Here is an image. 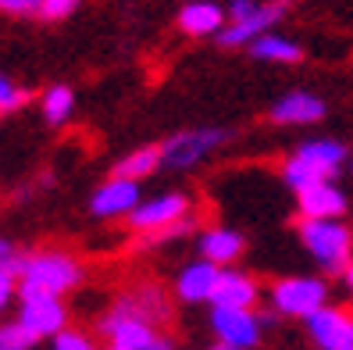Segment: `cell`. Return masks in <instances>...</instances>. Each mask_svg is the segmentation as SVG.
<instances>
[{
  "mask_svg": "<svg viewBox=\"0 0 353 350\" xmlns=\"http://www.w3.org/2000/svg\"><path fill=\"white\" fill-rule=\"evenodd\" d=\"M300 243L328 275L346 272L353 261V229L343 218H300Z\"/></svg>",
  "mask_w": 353,
  "mask_h": 350,
  "instance_id": "obj_1",
  "label": "cell"
},
{
  "mask_svg": "<svg viewBox=\"0 0 353 350\" xmlns=\"http://www.w3.org/2000/svg\"><path fill=\"white\" fill-rule=\"evenodd\" d=\"M82 282V269L79 261L61 254V251H43V254H32L22 257V282H18V293H50L61 297L75 290Z\"/></svg>",
  "mask_w": 353,
  "mask_h": 350,
  "instance_id": "obj_2",
  "label": "cell"
},
{
  "mask_svg": "<svg viewBox=\"0 0 353 350\" xmlns=\"http://www.w3.org/2000/svg\"><path fill=\"white\" fill-rule=\"evenodd\" d=\"M328 304V282L314 275H289L272 286V307L282 318H310Z\"/></svg>",
  "mask_w": 353,
  "mask_h": 350,
  "instance_id": "obj_3",
  "label": "cell"
},
{
  "mask_svg": "<svg viewBox=\"0 0 353 350\" xmlns=\"http://www.w3.org/2000/svg\"><path fill=\"white\" fill-rule=\"evenodd\" d=\"M100 329H103V336L111 340V347H118V350H147L154 343V336H157L154 322L147 315H139L129 297L100 322Z\"/></svg>",
  "mask_w": 353,
  "mask_h": 350,
  "instance_id": "obj_4",
  "label": "cell"
},
{
  "mask_svg": "<svg viewBox=\"0 0 353 350\" xmlns=\"http://www.w3.org/2000/svg\"><path fill=\"white\" fill-rule=\"evenodd\" d=\"M228 139V133L221 129H185V133H175L168 143L161 147V157L168 168H193V164H200L207 154H214L221 143Z\"/></svg>",
  "mask_w": 353,
  "mask_h": 350,
  "instance_id": "obj_5",
  "label": "cell"
},
{
  "mask_svg": "<svg viewBox=\"0 0 353 350\" xmlns=\"http://www.w3.org/2000/svg\"><path fill=\"white\" fill-rule=\"evenodd\" d=\"M211 329H214L218 343L236 347V350H254L261 343L264 322L250 307H211Z\"/></svg>",
  "mask_w": 353,
  "mask_h": 350,
  "instance_id": "obj_6",
  "label": "cell"
},
{
  "mask_svg": "<svg viewBox=\"0 0 353 350\" xmlns=\"http://www.w3.org/2000/svg\"><path fill=\"white\" fill-rule=\"evenodd\" d=\"M22 297V307H18V322H22L36 340H54L57 333H65L68 325V311L61 297H50V293H18Z\"/></svg>",
  "mask_w": 353,
  "mask_h": 350,
  "instance_id": "obj_7",
  "label": "cell"
},
{
  "mask_svg": "<svg viewBox=\"0 0 353 350\" xmlns=\"http://www.w3.org/2000/svg\"><path fill=\"white\" fill-rule=\"evenodd\" d=\"M190 197L185 193H161L154 200H143L139 208L129 215L132 222V229H139L143 236H150V233H164V229H172V225L185 222L190 218Z\"/></svg>",
  "mask_w": 353,
  "mask_h": 350,
  "instance_id": "obj_8",
  "label": "cell"
},
{
  "mask_svg": "<svg viewBox=\"0 0 353 350\" xmlns=\"http://www.w3.org/2000/svg\"><path fill=\"white\" fill-rule=\"evenodd\" d=\"M307 333L318 350H350L353 347V315L346 307L325 304L321 311L307 318Z\"/></svg>",
  "mask_w": 353,
  "mask_h": 350,
  "instance_id": "obj_9",
  "label": "cell"
},
{
  "mask_svg": "<svg viewBox=\"0 0 353 350\" xmlns=\"http://www.w3.org/2000/svg\"><path fill=\"white\" fill-rule=\"evenodd\" d=\"M139 182L132 179H121V175H111L103 186L90 197V211L97 218H125L139 208Z\"/></svg>",
  "mask_w": 353,
  "mask_h": 350,
  "instance_id": "obj_10",
  "label": "cell"
},
{
  "mask_svg": "<svg viewBox=\"0 0 353 350\" xmlns=\"http://www.w3.org/2000/svg\"><path fill=\"white\" fill-rule=\"evenodd\" d=\"M218 279H221V264L207 261V257H196V261H190V264L179 272V279H175V297H179L182 304H211Z\"/></svg>",
  "mask_w": 353,
  "mask_h": 350,
  "instance_id": "obj_11",
  "label": "cell"
},
{
  "mask_svg": "<svg viewBox=\"0 0 353 350\" xmlns=\"http://www.w3.org/2000/svg\"><path fill=\"white\" fill-rule=\"evenodd\" d=\"M325 111H328V104L321 97L307 93V90H293V93L275 100L268 118H272L275 126H314V121L325 118Z\"/></svg>",
  "mask_w": 353,
  "mask_h": 350,
  "instance_id": "obj_12",
  "label": "cell"
},
{
  "mask_svg": "<svg viewBox=\"0 0 353 350\" xmlns=\"http://www.w3.org/2000/svg\"><path fill=\"white\" fill-rule=\"evenodd\" d=\"M282 18V4H261L254 14L239 18V22H228L221 32H218V43L221 47H246L261 39L264 32H272V26Z\"/></svg>",
  "mask_w": 353,
  "mask_h": 350,
  "instance_id": "obj_13",
  "label": "cell"
},
{
  "mask_svg": "<svg viewBox=\"0 0 353 350\" xmlns=\"http://www.w3.org/2000/svg\"><path fill=\"white\" fill-rule=\"evenodd\" d=\"M261 300V290H257V279L246 275L239 269H221V279L214 286V297H211V307H250Z\"/></svg>",
  "mask_w": 353,
  "mask_h": 350,
  "instance_id": "obj_14",
  "label": "cell"
},
{
  "mask_svg": "<svg viewBox=\"0 0 353 350\" xmlns=\"http://www.w3.org/2000/svg\"><path fill=\"white\" fill-rule=\"evenodd\" d=\"M228 26V11L214 0H190L179 11V29L185 36H218Z\"/></svg>",
  "mask_w": 353,
  "mask_h": 350,
  "instance_id": "obj_15",
  "label": "cell"
},
{
  "mask_svg": "<svg viewBox=\"0 0 353 350\" xmlns=\"http://www.w3.org/2000/svg\"><path fill=\"white\" fill-rule=\"evenodd\" d=\"M300 200V218H343L346 215V193L336 182H318L303 193H296Z\"/></svg>",
  "mask_w": 353,
  "mask_h": 350,
  "instance_id": "obj_16",
  "label": "cell"
},
{
  "mask_svg": "<svg viewBox=\"0 0 353 350\" xmlns=\"http://www.w3.org/2000/svg\"><path fill=\"white\" fill-rule=\"evenodd\" d=\"M296 154H300L307 164H314V168H318L328 182L336 179V172L350 161V150L343 147L339 139H307V143H300V147H296Z\"/></svg>",
  "mask_w": 353,
  "mask_h": 350,
  "instance_id": "obj_17",
  "label": "cell"
},
{
  "mask_svg": "<svg viewBox=\"0 0 353 350\" xmlns=\"http://www.w3.org/2000/svg\"><path fill=\"white\" fill-rule=\"evenodd\" d=\"M243 251H246V240L236 229H207L200 236V257L221 264V269H225V264H232V261H239Z\"/></svg>",
  "mask_w": 353,
  "mask_h": 350,
  "instance_id": "obj_18",
  "label": "cell"
},
{
  "mask_svg": "<svg viewBox=\"0 0 353 350\" xmlns=\"http://www.w3.org/2000/svg\"><path fill=\"white\" fill-rule=\"evenodd\" d=\"M250 50H254V57L279 61V65H296V61L303 57V47L296 43V39L279 36V32H264L261 39H254V43H250Z\"/></svg>",
  "mask_w": 353,
  "mask_h": 350,
  "instance_id": "obj_19",
  "label": "cell"
},
{
  "mask_svg": "<svg viewBox=\"0 0 353 350\" xmlns=\"http://www.w3.org/2000/svg\"><path fill=\"white\" fill-rule=\"evenodd\" d=\"M164 164V157H161V147H139V150H132V154H125L118 164H114V175H121V179H132V182H143V179H150L157 168Z\"/></svg>",
  "mask_w": 353,
  "mask_h": 350,
  "instance_id": "obj_20",
  "label": "cell"
},
{
  "mask_svg": "<svg viewBox=\"0 0 353 350\" xmlns=\"http://www.w3.org/2000/svg\"><path fill=\"white\" fill-rule=\"evenodd\" d=\"M282 182H285V186L293 190V193H303V190L318 186V182H328V179L314 168V164H307L300 154H293V157L282 164Z\"/></svg>",
  "mask_w": 353,
  "mask_h": 350,
  "instance_id": "obj_21",
  "label": "cell"
},
{
  "mask_svg": "<svg viewBox=\"0 0 353 350\" xmlns=\"http://www.w3.org/2000/svg\"><path fill=\"white\" fill-rule=\"evenodd\" d=\"M75 111V93L68 86H50L43 93V118L50 126H61V121H68Z\"/></svg>",
  "mask_w": 353,
  "mask_h": 350,
  "instance_id": "obj_22",
  "label": "cell"
},
{
  "mask_svg": "<svg viewBox=\"0 0 353 350\" xmlns=\"http://www.w3.org/2000/svg\"><path fill=\"white\" fill-rule=\"evenodd\" d=\"M132 307L139 315H147L150 322H161V318H168V300H164V293L157 290V286H147V290H139L136 297H129Z\"/></svg>",
  "mask_w": 353,
  "mask_h": 350,
  "instance_id": "obj_23",
  "label": "cell"
},
{
  "mask_svg": "<svg viewBox=\"0 0 353 350\" xmlns=\"http://www.w3.org/2000/svg\"><path fill=\"white\" fill-rule=\"evenodd\" d=\"M18 282H22V257H8L0 261V311L18 297Z\"/></svg>",
  "mask_w": 353,
  "mask_h": 350,
  "instance_id": "obj_24",
  "label": "cell"
},
{
  "mask_svg": "<svg viewBox=\"0 0 353 350\" xmlns=\"http://www.w3.org/2000/svg\"><path fill=\"white\" fill-rule=\"evenodd\" d=\"M36 336L22 322H11V325H0V350H32Z\"/></svg>",
  "mask_w": 353,
  "mask_h": 350,
  "instance_id": "obj_25",
  "label": "cell"
},
{
  "mask_svg": "<svg viewBox=\"0 0 353 350\" xmlns=\"http://www.w3.org/2000/svg\"><path fill=\"white\" fill-rule=\"evenodd\" d=\"M26 100H29V93H26V90H18L8 75H0V115L18 111V108L26 104Z\"/></svg>",
  "mask_w": 353,
  "mask_h": 350,
  "instance_id": "obj_26",
  "label": "cell"
},
{
  "mask_svg": "<svg viewBox=\"0 0 353 350\" xmlns=\"http://www.w3.org/2000/svg\"><path fill=\"white\" fill-rule=\"evenodd\" d=\"M54 350H97V343L79 329H65V333L54 336Z\"/></svg>",
  "mask_w": 353,
  "mask_h": 350,
  "instance_id": "obj_27",
  "label": "cell"
},
{
  "mask_svg": "<svg viewBox=\"0 0 353 350\" xmlns=\"http://www.w3.org/2000/svg\"><path fill=\"white\" fill-rule=\"evenodd\" d=\"M75 8H79V0H39V18H47V22H65Z\"/></svg>",
  "mask_w": 353,
  "mask_h": 350,
  "instance_id": "obj_28",
  "label": "cell"
},
{
  "mask_svg": "<svg viewBox=\"0 0 353 350\" xmlns=\"http://www.w3.org/2000/svg\"><path fill=\"white\" fill-rule=\"evenodd\" d=\"M0 14H14V18L39 14V0H0Z\"/></svg>",
  "mask_w": 353,
  "mask_h": 350,
  "instance_id": "obj_29",
  "label": "cell"
},
{
  "mask_svg": "<svg viewBox=\"0 0 353 350\" xmlns=\"http://www.w3.org/2000/svg\"><path fill=\"white\" fill-rule=\"evenodd\" d=\"M261 4L257 0H232V4H228L225 11H228V22H239V18H246V14H254Z\"/></svg>",
  "mask_w": 353,
  "mask_h": 350,
  "instance_id": "obj_30",
  "label": "cell"
},
{
  "mask_svg": "<svg viewBox=\"0 0 353 350\" xmlns=\"http://www.w3.org/2000/svg\"><path fill=\"white\" fill-rule=\"evenodd\" d=\"M147 350H172V340H164V336H154V343Z\"/></svg>",
  "mask_w": 353,
  "mask_h": 350,
  "instance_id": "obj_31",
  "label": "cell"
},
{
  "mask_svg": "<svg viewBox=\"0 0 353 350\" xmlns=\"http://www.w3.org/2000/svg\"><path fill=\"white\" fill-rule=\"evenodd\" d=\"M8 257H14V254H11V243L0 240V261H8Z\"/></svg>",
  "mask_w": 353,
  "mask_h": 350,
  "instance_id": "obj_32",
  "label": "cell"
},
{
  "mask_svg": "<svg viewBox=\"0 0 353 350\" xmlns=\"http://www.w3.org/2000/svg\"><path fill=\"white\" fill-rule=\"evenodd\" d=\"M343 275H346V286H350V290H353V261H350V269H346Z\"/></svg>",
  "mask_w": 353,
  "mask_h": 350,
  "instance_id": "obj_33",
  "label": "cell"
},
{
  "mask_svg": "<svg viewBox=\"0 0 353 350\" xmlns=\"http://www.w3.org/2000/svg\"><path fill=\"white\" fill-rule=\"evenodd\" d=\"M211 350H236V347H225V343H214Z\"/></svg>",
  "mask_w": 353,
  "mask_h": 350,
  "instance_id": "obj_34",
  "label": "cell"
},
{
  "mask_svg": "<svg viewBox=\"0 0 353 350\" xmlns=\"http://www.w3.org/2000/svg\"><path fill=\"white\" fill-rule=\"evenodd\" d=\"M350 172H353V154H350Z\"/></svg>",
  "mask_w": 353,
  "mask_h": 350,
  "instance_id": "obj_35",
  "label": "cell"
},
{
  "mask_svg": "<svg viewBox=\"0 0 353 350\" xmlns=\"http://www.w3.org/2000/svg\"><path fill=\"white\" fill-rule=\"evenodd\" d=\"M279 4H293V0H279Z\"/></svg>",
  "mask_w": 353,
  "mask_h": 350,
  "instance_id": "obj_36",
  "label": "cell"
},
{
  "mask_svg": "<svg viewBox=\"0 0 353 350\" xmlns=\"http://www.w3.org/2000/svg\"><path fill=\"white\" fill-rule=\"evenodd\" d=\"M111 350H118V347H111Z\"/></svg>",
  "mask_w": 353,
  "mask_h": 350,
  "instance_id": "obj_37",
  "label": "cell"
},
{
  "mask_svg": "<svg viewBox=\"0 0 353 350\" xmlns=\"http://www.w3.org/2000/svg\"><path fill=\"white\" fill-rule=\"evenodd\" d=\"M350 350H353V347H350Z\"/></svg>",
  "mask_w": 353,
  "mask_h": 350,
  "instance_id": "obj_38",
  "label": "cell"
}]
</instances>
